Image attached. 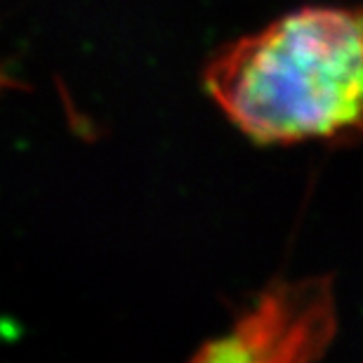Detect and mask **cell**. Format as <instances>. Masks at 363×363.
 <instances>
[{
  "label": "cell",
  "instance_id": "7a4b0ae2",
  "mask_svg": "<svg viewBox=\"0 0 363 363\" xmlns=\"http://www.w3.org/2000/svg\"><path fill=\"white\" fill-rule=\"evenodd\" d=\"M337 333L335 290L325 276L279 281L262 290L234 325L194 361L304 363L321 359Z\"/></svg>",
  "mask_w": 363,
  "mask_h": 363
},
{
  "label": "cell",
  "instance_id": "6da1fadb",
  "mask_svg": "<svg viewBox=\"0 0 363 363\" xmlns=\"http://www.w3.org/2000/svg\"><path fill=\"white\" fill-rule=\"evenodd\" d=\"M361 28L357 7H302L222 48L203 83L252 142L342 137L361 123Z\"/></svg>",
  "mask_w": 363,
  "mask_h": 363
},
{
  "label": "cell",
  "instance_id": "3957f363",
  "mask_svg": "<svg viewBox=\"0 0 363 363\" xmlns=\"http://www.w3.org/2000/svg\"><path fill=\"white\" fill-rule=\"evenodd\" d=\"M5 85H7V78H5V74H3V71H0V90H3Z\"/></svg>",
  "mask_w": 363,
  "mask_h": 363
}]
</instances>
